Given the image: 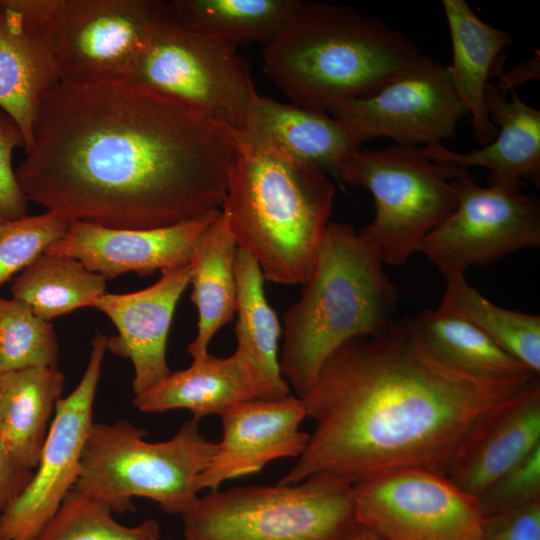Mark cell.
Returning a JSON list of instances; mask_svg holds the SVG:
<instances>
[{"label":"cell","instance_id":"cell-1","mask_svg":"<svg viewBox=\"0 0 540 540\" xmlns=\"http://www.w3.org/2000/svg\"><path fill=\"white\" fill-rule=\"evenodd\" d=\"M235 153L234 130L146 87L59 82L16 176L69 222L155 229L221 210Z\"/></svg>","mask_w":540,"mask_h":540},{"label":"cell","instance_id":"cell-2","mask_svg":"<svg viewBox=\"0 0 540 540\" xmlns=\"http://www.w3.org/2000/svg\"><path fill=\"white\" fill-rule=\"evenodd\" d=\"M532 380L461 370L438 357L409 319H395L380 334L350 339L324 363L302 398L314 431L278 483L328 475L354 485L406 469L446 474L478 421Z\"/></svg>","mask_w":540,"mask_h":540},{"label":"cell","instance_id":"cell-3","mask_svg":"<svg viewBox=\"0 0 540 540\" xmlns=\"http://www.w3.org/2000/svg\"><path fill=\"white\" fill-rule=\"evenodd\" d=\"M234 136L221 210L238 249L258 263L265 280L304 284L318 259L335 186L317 166L246 132Z\"/></svg>","mask_w":540,"mask_h":540},{"label":"cell","instance_id":"cell-4","mask_svg":"<svg viewBox=\"0 0 540 540\" xmlns=\"http://www.w3.org/2000/svg\"><path fill=\"white\" fill-rule=\"evenodd\" d=\"M421 55L380 19L342 5L301 2L262 58L265 72L294 104L329 113L375 94Z\"/></svg>","mask_w":540,"mask_h":540},{"label":"cell","instance_id":"cell-5","mask_svg":"<svg viewBox=\"0 0 540 540\" xmlns=\"http://www.w3.org/2000/svg\"><path fill=\"white\" fill-rule=\"evenodd\" d=\"M383 264L353 226L329 222L314 270L283 317L279 366L296 397L306 396L340 346L380 334L395 320L399 294Z\"/></svg>","mask_w":540,"mask_h":540},{"label":"cell","instance_id":"cell-6","mask_svg":"<svg viewBox=\"0 0 540 540\" xmlns=\"http://www.w3.org/2000/svg\"><path fill=\"white\" fill-rule=\"evenodd\" d=\"M146 436L145 429L126 420L94 422L74 489L114 513L135 512L133 499L147 498L165 513L185 514L199 498L196 482L217 443L204 437L193 418L168 440L149 442Z\"/></svg>","mask_w":540,"mask_h":540},{"label":"cell","instance_id":"cell-7","mask_svg":"<svg viewBox=\"0 0 540 540\" xmlns=\"http://www.w3.org/2000/svg\"><path fill=\"white\" fill-rule=\"evenodd\" d=\"M182 518L186 540H346L358 524L352 485L328 475L209 491Z\"/></svg>","mask_w":540,"mask_h":540},{"label":"cell","instance_id":"cell-8","mask_svg":"<svg viewBox=\"0 0 540 540\" xmlns=\"http://www.w3.org/2000/svg\"><path fill=\"white\" fill-rule=\"evenodd\" d=\"M461 170L429 159L421 148L396 144L358 150L338 177L371 192L375 216L359 233L378 249L383 263L401 266L456 208L452 179Z\"/></svg>","mask_w":540,"mask_h":540},{"label":"cell","instance_id":"cell-9","mask_svg":"<svg viewBox=\"0 0 540 540\" xmlns=\"http://www.w3.org/2000/svg\"><path fill=\"white\" fill-rule=\"evenodd\" d=\"M127 81L239 132L258 95L236 46L187 29L164 10Z\"/></svg>","mask_w":540,"mask_h":540},{"label":"cell","instance_id":"cell-10","mask_svg":"<svg viewBox=\"0 0 540 540\" xmlns=\"http://www.w3.org/2000/svg\"><path fill=\"white\" fill-rule=\"evenodd\" d=\"M163 10L159 0H45L60 82L127 80Z\"/></svg>","mask_w":540,"mask_h":540},{"label":"cell","instance_id":"cell-11","mask_svg":"<svg viewBox=\"0 0 540 540\" xmlns=\"http://www.w3.org/2000/svg\"><path fill=\"white\" fill-rule=\"evenodd\" d=\"M452 183L453 212L424 239L420 252L445 279L509 253L540 246V202L520 189L478 185L466 169Z\"/></svg>","mask_w":540,"mask_h":540},{"label":"cell","instance_id":"cell-12","mask_svg":"<svg viewBox=\"0 0 540 540\" xmlns=\"http://www.w3.org/2000/svg\"><path fill=\"white\" fill-rule=\"evenodd\" d=\"M356 522L383 540H481L477 499L446 474L406 469L352 485Z\"/></svg>","mask_w":540,"mask_h":540},{"label":"cell","instance_id":"cell-13","mask_svg":"<svg viewBox=\"0 0 540 540\" xmlns=\"http://www.w3.org/2000/svg\"><path fill=\"white\" fill-rule=\"evenodd\" d=\"M107 337L91 342L86 369L74 390L56 405L33 476L0 515V540H36L67 494L74 489L93 421V407Z\"/></svg>","mask_w":540,"mask_h":540},{"label":"cell","instance_id":"cell-14","mask_svg":"<svg viewBox=\"0 0 540 540\" xmlns=\"http://www.w3.org/2000/svg\"><path fill=\"white\" fill-rule=\"evenodd\" d=\"M329 114L361 143L386 137L397 145L426 147L453 137L468 111L453 87L448 65L422 54L375 94L341 103Z\"/></svg>","mask_w":540,"mask_h":540},{"label":"cell","instance_id":"cell-15","mask_svg":"<svg viewBox=\"0 0 540 540\" xmlns=\"http://www.w3.org/2000/svg\"><path fill=\"white\" fill-rule=\"evenodd\" d=\"M222 438L196 487L214 491L229 480L251 475L282 458H298L309 439L300 430L303 400L289 395L236 404L221 415Z\"/></svg>","mask_w":540,"mask_h":540},{"label":"cell","instance_id":"cell-16","mask_svg":"<svg viewBox=\"0 0 540 540\" xmlns=\"http://www.w3.org/2000/svg\"><path fill=\"white\" fill-rule=\"evenodd\" d=\"M221 210L155 229H112L71 221L45 252L73 257L106 280L127 272L140 276L190 263L195 246Z\"/></svg>","mask_w":540,"mask_h":540},{"label":"cell","instance_id":"cell-17","mask_svg":"<svg viewBox=\"0 0 540 540\" xmlns=\"http://www.w3.org/2000/svg\"><path fill=\"white\" fill-rule=\"evenodd\" d=\"M191 277V263L166 269L150 287L123 294L106 292L94 306L111 319L118 331L106 339V349L131 361L135 396L171 373L166 358L168 333L176 305Z\"/></svg>","mask_w":540,"mask_h":540},{"label":"cell","instance_id":"cell-18","mask_svg":"<svg viewBox=\"0 0 540 540\" xmlns=\"http://www.w3.org/2000/svg\"><path fill=\"white\" fill-rule=\"evenodd\" d=\"M44 12L45 0H0V109L19 127L25 152L41 105L60 82Z\"/></svg>","mask_w":540,"mask_h":540},{"label":"cell","instance_id":"cell-19","mask_svg":"<svg viewBox=\"0 0 540 540\" xmlns=\"http://www.w3.org/2000/svg\"><path fill=\"white\" fill-rule=\"evenodd\" d=\"M540 445V383L535 377L520 393L481 418L457 451L446 475L477 497Z\"/></svg>","mask_w":540,"mask_h":540},{"label":"cell","instance_id":"cell-20","mask_svg":"<svg viewBox=\"0 0 540 540\" xmlns=\"http://www.w3.org/2000/svg\"><path fill=\"white\" fill-rule=\"evenodd\" d=\"M507 99L495 85L488 84L485 104L491 122L497 127L495 139L469 153L447 149L442 144L422 147L426 157L462 169L489 170L490 186L521 189L523 179L535 180L540 174V111L526 104L515 89Z\"/></svg>","mask_w":540,"mask_h":540},{"label":"cell","instance_id":"cell-21","mask_svg":"<svg viewBox=\"0 0 540 540\" xmlns=\"http://www.w3.org/2000/svg\"><path fill=\"white\" fill-rule=\"evenodd\" d=\"M279 398L259 373L235 353L228 357L207 353L193 359L188 368L170 373L151 389L134 396L132 403L145 413L185 409L200 421L206 416H220L242 402Z\"/></svg>","mask_w":540,"mask_h":540},{"label":"cell","instance_id":"cell-22","mask_svg":"<svg viewBox=\"0 0 540 540\" xmlns=\"http://www.w3.org/2000/svg\"><path fill=\"white\" fill-rule=\"evenodd\" d=\"M241 132L337 176L362 146L352 132L328 112L281 103L260 94Z\"/></svg>","mask_w":540,"mask_h":540},{"label":"cell","instance_id":"cell-23","mask_svg":"<svg viewBox=\"0 0 540 540\" xmlns=\"http://www.w3.org/2000/svg\"><path fill=\"white\" fill-rule=\"evenodd\" d=\"M442 6L452 42L453 61L448 65L452 84L483 147L498 133L485 104L488 79L503 66V52L513 38L479 18L466 0H443Z\"/></svg>","mask_w":540,"mask_h":540},{"label":"cell","instance_id":"cell-24","mask_svg":"<svg viewBox=\"0 0 540 540\" xmlns=\"http://www.w3.org/2000/svg\"><path fill=\"white\" fill-rule=\"evenodd\" d=\"M64 384L57 366L0 373V435L14 457L30 469L37 465Z\"/></svg>","mask_w":540,"mask_h":540},{"label":"cell","instance_id":"cell-25","mask_svg":"<svg viewBox=\"0 0 540 540\" xmlns=\"http://www.w3.org/2000/svg\"><path fill=\"white\" fill-rule=\"evenodd\" d=\"M237 250L227 216L221 210L199 238L190 260L191 299L198 311L197 334L188 346L193 359L208 353L213 337L234 317Z\"/></svg>","mask_w":540,"mask_h":540},{"label":"cell","instance_id":"cell-26","mask_svg":"<svg viewBox=\"0 0 540 540\" xmlns=\"http://www.w3.org/2000/svg\"><path fill=\"white\" fill-rule=\"evenodd\" d=\"M301 1L172 0L165 15L196 33L238 46L272 42L288 25Z\"/></svg>","mask_w":540,"mask_h":540},{"label":"cell","instance_id":"cell-27","mask_svg":"<svg viewBox=\"0 0 540 540\" xmlns=\"http://www.w3.org/2000/svg\"><path fill=\"white\" fill-rule=\"evenodd\" d=\"M409 320L438 357L461 370L502 381L527 382L538 376L455 313L425 308Z\"/></svg>","mask_w":540,"mask_h":540},{"label":"cell","instance_id":"cell-28","mask_svg":"<svg viewBox=\"0 0 540 540\" xmlns=\"http://www.w3.org/2000/svg\"><path fill=\"white\" fill-rule=\"evenodd\" d=\"M236 312L235 354L254 368L280 398L291 395L290 387L280 372L279 340L282 333L279 319L268 303L264 276L258 263L238 249L235 258Z\"/></svg>","mask_w":540,"mask_h":540},{"label":"cell","instance_id":"cell-29","mask_svg":"<svg viewBox=\"0 0 540 540\" xmlns=\"http://www.w3.org/2000/svg\"><path fill=\"white\" fill-rule=\"evenodd\" d=\"M107 280L79 260L44 252L13 280V298L40 319L51 320L83 307H94L106 293Z\"/></svg>","mask_w":540,"mask_h":540},{"label":"cell","instance_id":"cell-30","mask_svg":"<svg viewBox=\"0 0 540 540\" xmlns=\"http://www.w3.org/2000/svg\"><path fill=\"white\" fill-rule=\"evenodd\" d=\"M439 308L455 313L485 333L535 374L540 372V316L493 304L465 275L446 279Z\"/></svg>","mask_w":540,"mask_h":540},{"label":"cell","instance_id":"cell-31","mask_svg":"<svg viewBox=\"0 0 540 540\" xmlns=\"http://www.w3.org/2000/svg\"><path fill=\"white\" fill-rule=\"evenodd\" d=\"M101 501L71 490L36 540H160L155 519L137 526L119 523Z\"/></svg>","mask_w":540,"mask_h":540},{"label":"cell","instance_id":"cell-32","mask_svg":"<svg viewBox=\"0 0 540 540\" xmlns=\"http://www.w3.org/2000/svg\"><path fill=\"white\" fill-rule=\"evenodd\" d=\"M59 344L50 322L23 302L0 297V373L57 366Z\"/></svg>","mask_w":540,"mask_h":540},{"label":"cell","instance_id":"cell-33","mask_svg":"<svg viewBox=\"0 0 540 540\" xmlns=\"http://www.w3.org/2000/svg\"><path fill=\"white\" fill-rule=\"evenodd\" d=\"M68 225L48 211L0 222V286L62 238Z\"/></svg>","mask_w":540,"mask_h":540},{"label":"cell","instance_id":"cell-34","mask_svg":"<svg viewBox=\"0 0 540 540\" xmlns=\"http://www.w3.org/2000/svg\"><path fill=\"white\" fill-rule=\"evenodd\" d=\"M536 498H540V445L476 497L483 517Z\"/></svg>","mask_w":540,"mask_h":540},{"label":"cell","instance_id":"cell-35","mask_svg":"<svg viewBox=\"0 0 540 540\" xmlns=\"http://www.w3.org/2000/svg\"><path fill=\"white\" fill-rule=\"evenodd\" d=\"M24 146L19 127L0 109V222L27 215L28 200L12 167L14 150Z\"/></svg>","mask_w":540,"mask_h":540},{"label":"cell","instance_id":"cell-36","mask_svg":"<svg viewBox=\"0 0 540 540\" xmlns=\"http://www.w3.org/2000/svg\"><path fill=\"white\" fill-rule=\"evenodd\" d=\"M481 540H540V498L484 517Z\"/></svg>","mask_w":540,"mask_h":540},{"label":"cell","instance_id":"cell-37","mask_svg":"<svg viewBox=\"0 0 540 540\" xmlns=\"http://www.w3.org/2000/svg\"><path fill=\"white\" fill-rule=\"evenodd\" d=\"M33 476V469L20 463L0 435V515L18 497Z\"/></svg>","mask_w":540,"mask_h":540},{"label":"cell","instance_id":"cell-38","mask_svg":"<svg viewBox=\"0 0 540 540\" xmlns=\"http://www.w3.org/2000/svg\"><path fill=\"white\" fill-rule=\"evenodd\" d=\"M539 55V51H537L532 58L521 65L513 67L508 73H504L502 67L499 68L495 73L499 78L495 86L505 94L506 91L515 89L530 80L538 79L540 76Z\"/></svg>","mask_w":540,"mask_h":540},{"label":"cell","instance_id":"cell-39","mask_svg":"<svg viewBox=\"0 0 540 540\" xmlns=\"http://www.w3.org/2000/svg\"><path fill=\"white\" fill-rule=\"evenodd\" d=\"M346 540H383L368 528L357 524L354 531Z\"/></svg>","mask_w":540,"mask_h":540}]
</instances>
